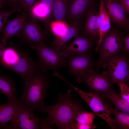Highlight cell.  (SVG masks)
<instances>
[{
  "instance_id": "6da1fadb",
  "label": "cell",
  "mask_w": 129,
  "mask_h": 129,
  "mask_svg": "<svg viewBox=\"0 0 129 129\" xmlns=\"http://www.w3.org/2000/svg\"><path fill=\"white\" fill-rule=\"evenodd\" d=\"M71 91L70 89L65 94H59L56 104L45 107L48 115L45 118L51 125L55 124L59 129H72L76 116L82 110L78 102L72 99Z\"/></svg>"
},
{
  "instance_id": "7a4b0ae2",
  "label": "cell",
  "mask_w": 129,
  "mask_h": 129,
  "mask_svg": "<svg viewBox=\"0 0 129 129\" xmlns=\"http://www.w3.org/2000/svg\"><path fill=\"white\" fill-rule=\"evenodd\" d=\"M1 64L5 69L12 70L22 78L24 82L31 78L38 68V62L34 61L20 44L12 42L5 48Z\"/></svg>"
},
{
  "instance_id": "3957f363",
  "label": "cell",
  "mask_w": 129,
  "mask_h": 129,
  "mask_svg": "<svg viewBox=\"0 0 129 129\" xmlns=\"http://www.w3.org/2000/svg\"><path fill=\"white\" fill-rule=\"evenodd\" d=\"M49 76L46 72H42L38 68L33 76L24 82V91L18 102L45 113L44 100L50 86Z\"/></svg>"
},
{
  "instance_id": "277c9868",
  "label": "cell",
  "mask_w": 129,
  "mask_h": 129,
  "mask_svg": "<svg viewBox=\"0 0 129 129\" xmlns=\"http://www.w3.org/2000/svg\"><path fill=\"white\" fill-rule=\"evenodd\" d=\"M124 38L122 33L115 28L111 29L105 35L99 46L100 56L97 63V70L101 66L104 68L109 59L122 51Z\"/></svg>"
},
{
  "instance_id": "5b68a950",
  "label": "cell",
  "mask_w": 129,
  "mask_h": 129,
  "mask_svg": "<svg viewBox=\"0 0 129 129\" xmlns=\"http://www.w3.org/2000/svg\"><path fill=\"white\" fill-rule=\"evenodd\" d=\"M31 47L38 54L39 59L38 68L42 72H45L48 69L56 70L65 64V58L59 52L48 47L47 43L37 44Z\"/></svg>"
},
{
  "instance_id": "8992f818",
  "label": "cell",
  "mask_w": 129,
  "mask_h": 129,
  "mask_svg": "<svg viewBox=\"0 0 129 129\" xmlns=\"http://www.w3.org/2000/svg\"><path fill=\"white\" fill-rule=\"evenodd\" d=\"M15 115L8 126L3 128L9 129H40L39 124L42 119L35 114L33 107H27L18 101Z\"/></svg>"
},
{
  "instance_id": "52a82bcc",
  "label": "cell",
  "mask_w": 129,
  "mask_h": 129,
  "mask_svg": "<svg viewBox=\"0 0 129 129\" xmlns=\"http://www.w3.org/2000/svg\"><path fill=\"white\" fill-rule=\"evenodd\" d=\"M129 61L125 54L116 55L107 61L104 68L107 67L108 74L112 83H117L119 86L125 83L129 78Z\"/></svg>"
},
{
  "instance_id": "ba28073f",
  "label": "cell",
  "mask_w": 129,
  "mask_h": 129,
  "mask_svg": "<svg viewBox=\"0 0 129 129\" xmlns=\"http://www.w3.org/2000/svg\"><path fill=\"white\" fill-rule=\"evenodd\" d=\"M68 83L88 104L95 114L105 120L111 128H115L114 118H112L111 115V112L109 105L107 104L101 97L95 92L91 91L89 93H86L69 82Z\"/></svg>"
},
{
  "instance_id": "9c48e42d",
  "label": "cell",
  "mask_w": 129,
  "mask_h": 129,
  "mask_svg": "<svg viewBox=\"0 0 129 129\" xmlns=\"http://www.w3.org/2000/svg\"><path fill=\"white\" fill-rule=\"evenodd\" d=\"M21 42L31 47L35 45L47 43L48 34L43 30L38 21L30 18L25 24L18 37Z\"/></svg>"
},
{
  "instance_id": "30bf717a",
  "label": "cell",
  "mask_w": 129,
  "mask_h": 129,
  "mask_svg": "<svg viewBox=\"0 0 129 129\" xmlns=\"http://www.w3.org/2000/svg\"><path fill=\"white\" fill-rule=\"evenodd\" d=\"M65 64L70 75L75 76L80 83L82 77L93 69L94 62L90 53L82 55H74L67 57Z\"/></svg>"
},
{
  "instance_id": "8fae6325",
  "label": "cell",
  "mask_w": 129,
  "mask_h": 129,
  "mask_svg": "<svg viewBox=\"0 0 129 129\" xmlns=\"http://www.w3.org/2000/svg\"><path fill=\"white\" fill-rule=\"evenodd\" d=\"M54 0H36L28 12L30 18L42 22L44 30L48 34L53 18Z\"/></svg>"
},
{
  "instance_id": "7c38bea8",
  "label": "cell",
  "mask_w": 129,
  "mask_h": 129,
  "mask_svg": "<svg viewBox=\"0 0 129 129\" xmlns=\"http://www.w3.org/2000/svg\"><path fill=\"white\" fill-rule=\"evenodd\" d=\"M82 80L100 97L111 89L112 84L108 72L104 71L101 73L93 69L85 74L82 78Z\"/></svg>"
},
{
  "instance_id": "4fadbf2b",
  "label": "cell",
  "mask_w": 129,
  "mask_h": 129,
  "mask_svg": "<svg viewBox=\"0 0 129 129\" xmlns=\"http://www.w3.org/2000/svg\"><path fill=\"white\" fill-rule=\"evenodd\" d=\"M93 46V41L82 33L65 45L59 52L65 58L74 55L84 54L90 53Z\"/></svg>"
},
{
  "instance_id": "5bb4252c",
  "label": "cell",
  "mask_w": 129,
  "mask_h": 129,
  "mask_svg": "<svg viewBox=\"0 0 129 129\" xmlns=\"http://www.w3.org/2000/svg\"><path fill=\"white\" fill-rule=\"evenodd\" d=\"M110 20L117 25L128 29L129 19L126 12L117 0L104 1Z\"/></svg>"
},
{
  "instance_id": "9a60e30c",
  "label": "cell",
  "mask_w": 129,
  "mask_h": 129,
  "mask_svg": "<svg viewBox=\"0 0 129 129\" xmlns=\"http://www.w3.org/2000/svg\"><path fill=\"white\" fill-rule=\"evenodd\" d=\"M29 18L28 13H25L8 21L1 32V42H7L8 40L12 37H18L25 24Z\"/></svg>"
},
{
  "instance_id": "2e32d148",
  "label": "cell",
  "mask_w": 129,
  "mask_h": 129,
  "mask_svg": "<svg viewBox=\"0 0 129 129\" xmlns=\"http://www.w3.org/2000/svg\"><path fill=\"white\" fill-rule=\"evenodd\" d=\"M94 0H71L68 10L67 19L71 22L77 21L86 16L93 5Z\"/></svg>"
},
{
  "instance_id": "e0dca14e",
  "label": "cell",
  "mask_w": 129,
  "mask_h": 129,
  "mask_svg": "<svg viewBox=\"0 0 129 129\" xmlns=\"http://www.w3.org/2000/svg\"><path fill=\"white\" fill-rule=\"evenodd\" d=\"M82 33L93 41L99 36V12L94 6L87 12Z\"/></svg>"
},
{
  "instance_id": "ac0fdd59",
  "label": "cell",
  "mask_w": 129,
  "mask_h": 129,
  "mask_svg": "<svg viewBox=\"0 0 129 129\" xmlns=\"http://www.w3.org/2000/svg\"><path fill=\"white\" fill-rule=\"evenodd\" d=\"M80 27L79 22H71L68 25L67 30L65 34L54 38L51 44V48L57 51L60 52L69 41L79 34Z\"/></svg>"
},
{
  "instance_id": "d6986e66",
  "label": "cell",
  "mask_w": 129,
  "mask_h": 129,
  "mask_svg": "<svg viewBox=\"0 0 129 129\" xmlns=\"http://www.w3.org/2000/svg\"><path fill=\"white\" fill-rule=\"evenodd\" d=\"M99 38L95 51H98L102 39L111 29L110 19L106 8L103 0H100L99 12Z\"/></svg>"
},
{
  "instance_id": "ffe728a7",
  "label": "cell",
  "mask_w": 129,
  "mask_h": 129,
  "mask_svg": "<svg viewBox=\"0 0 129 129\" xmlns=\"http://www.w3.org/2000/svg\"><path fill=\"white\" fill-rule=\"evenodd\" d=\"M0 92L7 97L8 102H14L17 100L15 84L10 76L0 75Z\"/></svg>"
},
{
  "instance_id": "44dd1931",
  "label": "cell",
  "mask_w": 129,
  "mask_h": 129,
  "mask_svg": "<svg viewBox=\"0 0 129 129\" xmlns=\"http://www.w3.org/2000/svg\"><path fill=\"white\" fill-rule=\"evenodd\" d=\"M18 102H8L0 105V129L3 128L13 118L17 107Z\"/></svg>"
},
{
  "instance_id": "7402d4cb",
  "label": "cell",
  "mask_w": 129,
  "mask_h": 129,
  "mask_svg": "<svg viewBox=\"0 0 129 129\" xmlns=\"http://www.w3.org/2000/svg\"><path fill=\"white\" fill-rule=\"evenodd\" d=\"M71 0H54L53 18L55 21H65Z\"/></svg>"
},
{
  "instance_id": "603a6c76",
  "label": "cell",
  "mask_w": 129,
  "mask_h": 129,
  "mask_svg": "<svg viewBox=\"0 0 129 129\" xmlns=\"http://www.w3.org/2000/svg\"><path fill=\"white\" fill-rule=\"evenodd\" d=\"M101 97L108 99L113 103L115 108L119 111L129 113V103L124 100L121 95L111 89L102 95Z\"/></svg>"
},
{
  "instance_id": "cb8c5ba5",
  "label": "cell",
  "mask_w": 129,
  "mask_h": 129,
  "mask_svg": "<svg viewBox=\"0 0 129 129\" xmlns=\"http://www.w3.org/2000/svg\"><path fill=\"white\" fill-rule=\"evenodd\" d=\"M109 106L111 113H113L115 117V119H114L115 128L118 127L123 129H129V113L120 112L116 108H113L111 105Z\"/></svg>"
},
{
  "instance_id": "d4e9b609",
  "label": "cell",
  "mask_w": 129,
  "mask_h": 129,
  "mask_svg": "<svg viewBox=\"0 0 129 129\" xmlns=\"http://www.w3.org/2000/svg\"><path fill=\"white\" fill-rule=\"evenodd\" d=\"M68 27L66 21H53L50 26V29L55 37L63 35L66 32Z\"/></svg>"
},
{
  "instance_id": "484cf974",
  "label": "cell",
  "mask_w": 129,
  "mask_h": 129,
  "mask_svg": "<svg viewBox=\"0 0 129 129\" xmlns=\"http://www.w3.org/2000/svg\"><path fill=\"white\" fill-rule=\"evenodd\" d=\"M95 116V115L93 113L81 110L76 116L75 122L80 124H91L93 123Z\"/></svg>"
},
{
  "instance_id": "4316f807",
  "label": "cell",
  "mask_w": 129,
  "mask_h": 129,
  "mask_svg": "<svg viewBox=\"0 0 129 129\" xmlns=\"http://www.w3.org/2000/svg\"><path fill=\"white\" fill-rule=\"evenodd\" d=\"M21 11L20 7L18 5L11 10L3 11L0 12V34L1 32L4 24L9 16L17 11L20 12Z\"/></svg>"
},
{
  "instance_id": "83f0119b",
  "label": "cell",
  "mask_w": 129,
  "mask_h": 129,
  "mask_svg": "<svg viewBox=\"0 0 129 129\" xmlns=\"http://www.w3.org/2000/svg\"><path fill=\"white\" fill-rule=\"evenodd\" d=\"M35 0H20L18 5L21 9V14L29 12Z\"/></svg>"
},
{
  "instance_id": "f1b7e54d",
  "label": "cell",
  "mask_w": 129,
  "mask_h": 129,
  "mask_svg": "<svg viewBox=\"0 0 129 129\" xmlns=\"http://www.w3.org/2000/svg\"><path fill=\"white\" fill-rule=\"evenodd\" d=\"M121 96L125 101L129 103V88L125 83L121 84L119 86Z\"/></svg>"
},
{
  "instance_id": "f546056e",
  "label": "cell",
  "mask_w": 129,
  "mask_h": 129,
  "mask_svg": "<svg viewBox=\"0 0 129 129\" xmlns=\"http://www.w3.org/2000/svg\"><path fill=\"white\" fill-rule=\"evenodd\" d=\"M96 126L93 123L90 124H79L74 122L72 129H90L95 128Z\"/></svg>"
},
{
  "instance_id": "4dcf8cb0",
  "label": "cell",
  "mask_w": 129,
  "mask_h": 129,
  "mask_svg": "<svg viewBox=\"0 0 129 129\" xmlns=\"http://www.w3.org/2000/svg\"><path fill=\"white\" fill-rule=\"evenodd\" d=\"M122 51L124 53H128L129 52V34L123 38Z\"/></svg>"
},
{
  "instance_id": "1f68e13d",
  "label": "cell",
  "mask_w": 129,
  "mask_h": 129,
  "mask_svg": "<svg viewBox=\"0 0 129 129\" xmlns=\"http://www.w3.org/2000/svg\"><path fill=\"white\" fill-rule=\"evenodd\" d=\"M117 1L124 8L126 13L129 14V0H119Z\"/></svg>"
},
{
  "instance_id": "d6a6232c",
  "label": "cell",
  "mask_w": 129,
  "mask_h": 129,
  "mask_svg": "<svg viewBox=\"0 0 129 129\" xmlns=\"http://www.w3.org/2000/svg\"><path fill=\"white\" fill-rule=\"evenodd\" d=\"M20 0H7L8 5L11 6L13 8L17 6Z\"/></svg>"
},
{
  "instance_id": "836d02e7",
  "label": "cell",
  "mask_w": 129,
  "mask_h": 129,
  "mask_svg": "<svg viewBox=\"0 0 129 129\" xmlns=\"http://www.w3.org/2000/svg\"><path fill=\"white\" fill-rule=\"evenodd\" d=\"M7 42H1L0 43V64H1V60L4 50L6 47Z\"/></svg>"
},
{
  "instance_id": "e575fe53",
  "label": "cell",
  "mask_w": 129,
  "mask_h": 129,
  "mask_svg": "<svg viewBox=\"0 0 129 129\" xmlns=\"http://www.w3.org/2000/svg\"><path fill=\"white\" fill-rule=\"evenodd\" d=\"M8 4L7 0H0V12L3 11Z\"/></svg>"
},
{
  "instance_id": "d590c367",
  "label": "cell",
  "mask_w": 129,
  "mask_h": 129,
  "mask_svg": "<svg viewBox=\"0 0 129 129\" xmlns=\"http://www.w3.org/2000/svg\"><path fill=\"white\" fill-rule=\"evenodd\" d=\"M109 0V1H110V0Z\"/></svg>"
},
{
  "instance_id": "8d00e7d4",
  "label": "cell",
  "mask_w": 129,
  "mask_h": 129,
  "mask_svg": "<svg viewBox=\"0 0 129 129\" xmlns=\"http://www.w3.org/2000/svg\"></svg>"
}]
</instances>
